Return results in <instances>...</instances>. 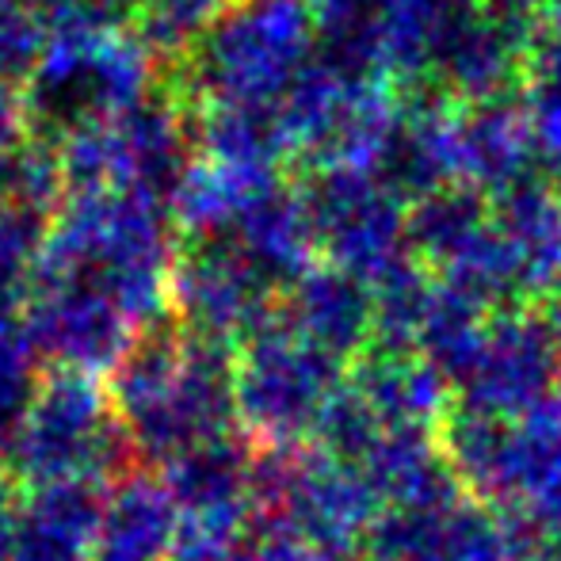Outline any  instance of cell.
Listing matches in <instances>:
<instances>
[{"label":"cell","instance_id":"cell-2","mask_svg":"<svg viewBox=\"0 0 561 561\" xmlns=\"http://www.w3.org/2000/svg\"><path fill=\"white\" fill-rule=\"evenodd\" d=\"M519 104L531 126L539 164L561 176V35L539 31L531 58H527L524 84H519Z\"/></svg>","mask_w":561,"mask_h":561},{"label":"cell","instance_id":"cell-5","mask_svg":"<svg viewBox=\"0 0 561 561\" xmlns=\"http://www.w3.org/2000/svg\"><path fill=\"white\" fill-rule=\"evenodd\" d=\"M12 8H31V0H0V12H12Z\"/></svg>","mask_w":561,"mask_h":561},{"label":"cell","instance_id":"cell-1","mask_svg":"<svg viewBox=\"0 0 561 561\" xmlns=\"http://www.w3.org/2000/svg\"><path fill=\"white\" fill-rule=\"evenodd\" d=\"M450 161H455V176L473 187L512 192L527 184L539 169V153H535L519 96L458 104L455 130H450Z\"/></svg>","mask_w":561,"mask_h":561},{"label":"cell","instance_id":"cell-3","mask_svg":"<svg viewBox=\"0 0 561 561\" xmlns=\"http://www.w3.org/2000/svg\"><path fill=\"white\" fill-rule=\"evenodd\" d=\"M233 4L241 0H138L130 12V27L146 38L161 66H169Z\"/></svg>","mask_w":561,"mask_h":561},{"label":"cell","instance_id":"cell-4","mask_svg":"<svg viewBox=\"0 0 561 561\" xmlns=\"http://www.w3.org/2000/svg\"><path fill=\"white\" fill-rule=\"evenodd\" d=\"M539 20L547 35H561V0H539Z\"/></svg>","mask_w":561,"mask_h":561}]
</instances>
